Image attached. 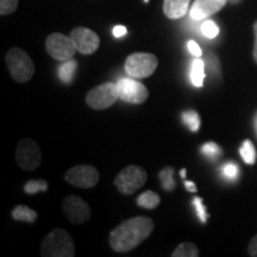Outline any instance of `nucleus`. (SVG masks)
Listing matches in <instances>:
<instances>
[{"instance_id":"obj_1","label":"nucleus","mask_w":257,"mask_h":257,"mask_svg":"<svg viewBox=\"0 0 257 257\" xmlns=\"http://www.w3.org/2000/svg\"><path fill=\"white\" fill-rule=\"evenodd\" d=\"M153 219L148 217H135L121 221L110 232V246L117 252H128L143 243L153 233Z\"/></svg>"},{"instance_id":"obj_2","label":"nucleus","mask_w":257,"mask_h":257,"mask_svg":"<svg viewBox=\"0 0 257 257\" xmlns=\"http://www.w3.org/2000/svg\"><path fill=\"white\" fill-rule=\"evenodd\" d=\"M43 257H73L75 255L74 240L67 230L55 229L44 237L41 246Z\"/></svg>"},{"instance_id":"obj_3","label":"nucleus","mask_w":257,"mask_h":257,"mask_svg":"<svg viewBox=\"0 0 257 257\" xmlns=\"http://www.w3.org/2000/svg\"><path fill=\"white\" fill-rule=\"evenodd\" d=\"M6 66L12 79L17 82H28L35 75V64L27 51L21 48H12L5 57Z\"/></svg>"},{"instance_id":"obj_4","label":"nucleus","mask_w":257,"mask_h":257,"mask_svg":"<svg viewBox=\"0 0 257 257\" xmlns=\"http://www.w3.org/2000/svg\"><path fill=\"white\" fill-rule=\"evenodd\" d=\"M159 66V60L150 53H134L125 60L124 68L130 78L146 79L152 76Z\"/></svg>"},{"instance_id":"obj_5","label":"nucleus","mask_w":257,"mask_h":257,"mask_svg":"<svg viewBox=\"0 0 257 257\" xmlns=\"http://www.w3.org/2000/svg\"><path fill=\"white\" fill-rule=\"evenodd\" d=\"M148 174L140 166H127L115 176L114 186L123 195H131L146 185Z\"/></svg>"},{"instance_id":"obj_6","label":"nucleus","mask_w":257,"mask_h":257,"mask_svg":"<svg viewBox=\"0 0 257 257\" xmlns=\"http://www.w3.org/2000/svg\"><path fill=\"white\" fill-rule=\"evenodd\" d=\"M119 99L117 83L105 82L92 88L86 95V104L93 110H106Z\"/></svg>"},{"instance_id":"obj_7","label":"nucleus","mask_w":257,"mask_h":257,"mask_svg":"<svg viewBox=\"0 0 257 257\" xmlns=\"http://www.w3.org/2000/svg\"><path fill=\"white\" fill-rule=\"evenodd\" d=\"M46 49L54 60L60 61V62L72 60L78 51L72 37L60 34V32H53L47 37Z\"/></svg>"},{"instance_id":"obj_8","label":"nucleus","mask_w":257,"mask_h":257,"mask_svg":"<svg viewBox=\"0 0 257 257\" xmlns=\"http://www.w3.org/2000/svg\"><path fill=\"white\" fill-rule=\"evenodd\" d=\"M16 161L23 170H35L42 162V150L38 144L30 138L19 141L16 149Z\"/></svg>"},{"instance_id":"obj_9","label":"nucleus","mask_w":257,"mask_h":257,"mask_svg":"<svg viewBox=\"0 0 257 257\" xmlns=\"http://www.w3.org/2000/svg\"><path fill=\"white\" fill-rule=\"evenodd\" d=\"M66 181L78 188H92L98 185L100 175L98 169L91 165H79L68 169L64 174Z\"/></svg>"},{"instance_id":"obj_10","label":"nucleus","mask_w":257,"mask_h":257,"mask_svg":"<svg viewBox=\"0 0 257 257\" xmlns=\"http://www.w3.org/2000/svg\"><path fill=\"white\" fill-rule=\"evenodd\" d=\"M119 99L128 104L141 105L149 96V91L143 83L136 81L134 78H123L117 82Z\"/></svg>"},{"instance_id":"obj_11","label":"nucleus","mask_w":257,"mask_h":257,"mask_svg":"<svg viewBox=\"0 0 257 257\" xmlns=\"http://www.w3.org/2000/svg\"><path fill=\"white\" fill-rule=\"evenodd\" d=\"M62 210L73 224H83L91 219L89 205L78 195H67L62 201Z\"/></svg>"},{"instance_id":"obj_12","label":"nucleus","mask_w":257,"mask_h":257,"mask_svg":"<svg viewBox=\"0 0 257 257\" xmlns=\"http://www.w3.org/2000/svg\"><path fill=\"white\" fill-rule=\"evenodd\" d=\"M70 37L75 44L76 50L83 55H91L98 50L100 46V38L91 29L78 27L70 31Z\"/></svg>"},{"instance_id":"obj_13","label":"nucleus","mask_w":257,"mask_h":257,"mask_svg":"<svg viewBox=\"0 0 257 257\" xmlns=\"http://www.w3.org/2000/svg\"><path fill=\"white\" fill-rule=\"evenodd\" d=\"M226 3L227 0H195L189 15L195 21H202L219 12L226 5Z\"/></svg>"},{"instance_id":"obj_14","label":"nucleus","mask_w":257,"mask_h":257,"mask_svg":"<svg viewBox=\"0 0 257 257\" xmlns=\"http://www.w3.org/2000/svg\"><path fill=\"white\" fill-rule=\"evenodd\" d=\"M191 0H165L163 12L169 19H180L188 12Z\"/></svg>"},{"instance_id":"obj_15","label":"nucleus","mask_w":257,"mask_h":257,"mask_svg":"<svg viewBox=\"0 0 257 257\" xmlns=\"http://www.w3.org/2000/svg\"><path fill=\"white\" fill-rule=\"evenodd\" d=\"M12 218L15 220L25 221V223H34L37 219L36 211L29 208L27 205H18L12 210Z\"/></svg>"},{"instance_id":"obj_16","label":"nucleus","mask_w":257,"mask_h":257,"mask_svg":"<svg viewBox=\"0 0 257 257\" xmlns=\"http://www.w3.org/2000/svg\"><path fill=\"white\" fill-rule=\"evenodd\" d=\"M205 79V62L202 60L195 59L191 67V81L195 87H202Z\"/></svg>"},{"instance_id":"obj_17","label":"nucleus","mask_w":257,"mask_h":257,"mask_svg":"<svg viewBox=\"0 0 257 257\" xmlns=\"http://www.w3.org/2000/svg\"><path fill=\"white\" fill-rule=\"evenodd\" d=\"M161 199L157 193L153 191L143 192L140 197L137 198V205L140 207L147 208V210H154L160 205Z\"/></svg>"},{"instance_id":"obj_18","label":"nucleus","mask_w":257,"mask_h":257,"mask_svg":"<svg viewBox=\"0 0 257 257\" xmlns=\"http://www.w3.org/2000/svg\"><path fill=\"white\" fill-rule=\"evenodd\" d=\"M76 68H78V63H76V61L73 59L66 61V62L61 64L59 68V76L61 81H63L64 83L72 82L74 75H75L76 73Z\"/></svg>"},{"instance_id":"obj_19","label":"nucleus","mask_w":257,"mask_h":257,"mask_svg":"<svg viewBox=\"0 0 257 257\" xmlns=\"http://www.w3.org/2000/svg\"><path fill=\"white\" fill-rule=\"evenodd\" d=\"M199 249L194 243L184 242L180 243L178 248L172 253V257H198Z\"/></svg>"},{"instance_id":"obj_20","label":"nucleus","mask_w":257,"mask_h":257,"mask_svg":"<svg viewBox=\"0 0 257 257\" xmlns=\"http://www.w3.org/2000/svg\"><path fill=\"white\" fill-rule=\"evenodd\" d=\"M174 173L175 169L173 167H166L160 172V179L162 181V187L165 191H173L175 188Z\"/></svg>"},{"instance_id":"obj_21","label":"nucleus","mask_w":257,"mask_h":257,"mask_svg":"<svg viewBox=\"0 0 257 257\" xmlns=\"http://www.w3.org/2000/svg\"><path fill=\"white\" fill-rule=\"evenodd\" d=\"M240 156L246 165H253L256 162V150L251 141L246 140L240 147Z\"/></svg>"},{"instance_id":"obj_22","label":"nucleus","mask_w":257,"mask_h":257,"mask_svg":"<svg viewBox=\"0 0 257 257\" xmlns=\"http://www.w3.org/2000/svg\"><path fill=\"white\" fill-rule=\"evenodd\" d=\"M182 119H184L186 125H188L189 130L193 131V133H197L199 127H200V117L194 110L182 112Z\"/></svg>"},{"instance_id":"obj_23","label":"nucleus","mask_w":257,"mask_h":257,"mask_svg":"<svg viewBox=\"0 0 257 257\" xmlns=\"http://www.w3.org/2000/svg\"><path fill=\"white\" fill-rule=\"evenodd\" d=\"M48 182L44 180H29L24 186V192L27 194H36L38 192H46Z\"/></svg>"},{"instance_id":"obj_24","label":"nucleus","mask_w":257,"mask_h":257,"mask_svg":"<svg viewBox=\"0 0 257 257\" xmlns=\"http://www.w3.org/2000/svg\"><path fill=\"white\" fill-rule=\"evenodd\" d=\"M201 31L202 34H204V36L210 38V40L216 38L218 36V34H219V29H218L213 21H205L201 25Z\"/></svg>"},{"instance_id":"obj_25","label":"nucleus","mask_w":257,"mask_h":257,"mask_svg":"<svg viewBox=\"0 0 257 257\" xmlns=\"http://www.w3.org/2000/svg\"><path fill=\"white\" fill-rule=\"evenodd\" d=\"M18 8V0H0V15L8 16L14 14Z\"/></svg>"},{"instance_id":"obj_26","label":"nucleus","mask_w":257,"mask_h":257,"mask_svg":"<svg viewBox=\"0 0 257 257\" xmlns=\"http://www.w3.org/2000/svg\"><path fill=\"white\" fill-rule=\"evenodd\" d=\"M193 204H194L195 211H197V214L200 219L201 223H206L207 220V214H206V208H205L204 205H202V199L201 198H194L193 200Z\"/></svg>"},{"instance_id":"obj_27","label":"nucleus","mask_w":257,"mask_h":257,"mask_svg":"<svg viewBox=\"0 0 257 257\" xmlns=\"http://www.w3.org/2000/svg\"><path fill=\"white\" fill-rule=\"evenodd\" d=\"M201 150L205 155H206L207 157H211V159H214V157H217L220 154L219 147H218L217 144L213 142L206 143L204 147H202Z\"/></svg>"},{"instance_id":"obj_28","label":"nucleus","mask_w":257,"mask_h":257,"mask_svg":"<svg viewBox=\"0 0 257 257\" xmlns=\"http://www.w3.org/2000/svg\"><path fill=\"white\" fill-rule=\"evenodd\" d=\"M224 174L230 179L236 178L237 174H238V168H237V166L233 165V163H227V165L224 167Z\"/></svg>"},{"instance_id":"obj_29","label":"nucleus","mask_w":257,"mask_h":257,"mask_svg":"<svg viewBox=\"0 0 257 257\" xmlns=\"http://www.w3.org/2000/svg\"><path fill=\"white\" fill-rule=\"evenodd\" d=\"M187 47H188L189 53H191L192 55H194L195 57H200L202 55V51L200 49V47H199L198 43H195L194 41H189Z\"/></svg>"},{"instance_id":"obj_30","label":"nucleus","mask_w":257,"mask_h":257,"mask_svg":"<svg viewBox=\"0 0 257 257\" xmlns=\"http://www.w3.org/2000/svg\"><path fill=\"white\" fill-rule=\"evenodd\" d=\"M248 252L250 256L257 257V234L252 237V239L250 240L249 246H248Z\"/></svg>"},{"instance_id":"obj_31","label":"nucleus","mask_w":257,"mask_h":257,"mask_svg":"<svg viewBox=\"0 0 257 257\" xmlns=\"http://www.w3.org/2000/svg\"><path fill=\"white\" fill-rule=\"evenodd\" d=\"M126 28L123 27V25H117V27L113 28V35L114 37L119 38V37H123L124 35H126Z\"/></svg>"},{"instance_id":"obj_32","label":"nucleus","mask_w":257,"mask_h":257,"mask_svg":"<svg viewBox=\"0 0 257 257\" xmlns=\"http://www.w3.org/2000/svg\"><path fill=\"white\" fill-rule=\"evenodd\" d=\"M253 34H255V46H253L252 56H253V60H255V62L257 63V21L255 22V24H253Z\"/></svg>"},{"instance_id":"obj_33","label":"nucleus","mask_w":257,"mask_h":257,"mask_svg":"<svg viewBox=\"0 0 257 257\" xmlns=\"http://www.w3.org/2000/svg\"><path fill=\"white\" fill-rule=\"evenodd\" d=\"M184 185H185V188L187 189L188 192L197 193L198 188H197V185H195L194 182H192V181H185V182H184Z\"/></svg>"},{"instance_id":"obj_34","label":"nucleus","mask_w":257,"mask_h":257,"mask_svg":"<svg viewBox=\"0 0 257 257\" xmlns=\"http://www.w3.org/2000/svg\"><path fill=\"white\" fill-rule=\"evenodd\" d=\"M186 174H187V170H186V168H184V169L180 170V175H181V178H182V179H185V178H186Z\"/></svg>"},{"instance_id":"obj_35","label":"nucleus","mask_w":257,"mask_h":257,"mask_svg":"<svg viewBox=\"0 0 257 257\" xmlns=\"http://www.w3.org/2000/svg\"><path fill=\"white\" fill-rule=\"evenodd\" d=\"M230 3H232V4H238V3H240V0H229Z\"/></svg>"},{"instance_id":"obj_36","label":"nucleus","mask_w":257,"mask_h":257,"mask_svg":"<svg viewBox=\"0 0 257 257\" xmlns=\"http://www.w3.org/2000/svg\"><path fill=\"white\" fill-rule=\"evenodd\" d=\"M255 128H256V133H257V114H256V118H255Z\"/></svg>"}]
</instances>
